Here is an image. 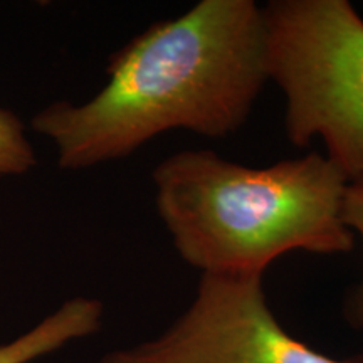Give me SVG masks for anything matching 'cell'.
Instances as JSON below:
<instances>
[{"label":"cell","instance_id":"obj_1","mask_svg":"<svg viewBox=\"0 0 363 363\" xmlns=\"http://www.w3.org/2000/svg\"><path fill=\"white\" fill-rule=\"evenodd\" d=\"M106 74L89 101H54L30 121L56 145L61 169L120 160L172 130L225 138L246 125L267 83L262 7L201 0L113 52Z\"/></svg>","mask_w":363,"mask_h":363},{"label":"cell","instance_id":"obj_2","mask_svg":"<svg viewBox=\"0 0 363 363\" xmlns=\"http://www.w3.org/2000/svg\"><path fill=\"white\" fill-rule=\"evenodd\" d=\"M152 179L177 254L202 274H264L284 254L355 247L342 219L348 180L318 152L247 167L214 150H182Z\"/></svg>","mask_w":363,"mask_h":363},{"label":"cell","instance_id":"obj_3","mask_svg":"<svg viewBox=\"0 0 363 363\" xmlns=\"http://www.w3.org/2000/svg\"><path fill=\"white\" fill-rule=\"evenodd\" d=\"M262 17L286 138L296 148L320 138L348 182L362 179L363 17L348 0H271Z\"/></svg>","mask_w":363,"mask_h":363},{"label":"cell","instance_id":"obj_4","mask_svg":"<svg viewBox=\"0 0 363 363\" xmlns=\"http://www.w3.org/2000/svg\"><path fill=\"white\" fill-rule=\"evenodd\" d=\"M98 363H363L293 337L267 303L262 274H202L194 301L160 337Z\"/></svg>","mask_w":363,"mask_h":363},{"label":"cell","instance_id":"obj_5","mask_svg":"<svg viewBox=\"0 0 363 363\" xmlns=\"http://www.w3.org/2000/svg\"><path fill=\"white\" fill-rule=\"evenodd\" d=\"M103 303L94 298H72L44 318L33 330L11 343L0 345V363H29L65 347L72 340L98 333Z\"/></svg>","mask_w":363,"mask_h":363},{"label":"cell","instance_id":"obj_6","mask_svg":"<svg viewBox=\"0 0 363 363\" xmlns=\"http://www.w3.org/2000/svg\"><path fill=\"white\" fill-rule=\"evenodd\" d=\"M35 165L33 145L16 113L0 108V179L22 175Z\"/></svg>","mask_w":363,"mask_h":363},{"label":"cell","instance_id":"obj_7","mask_svg":"<svg viewBox=\"0 0 363 363\" xmlns=\"http://www.w3.org/2000/svg\"><path fill=\"white\" fill-rule=\"evenodd\" d=\"M342 219L363 246V177L348 182L343 195ZM343 318L353 330H363V276L355 288L350 289L343 301Z\"/></svg>","mask_w":363,"mask_h":363}]
</instances>
